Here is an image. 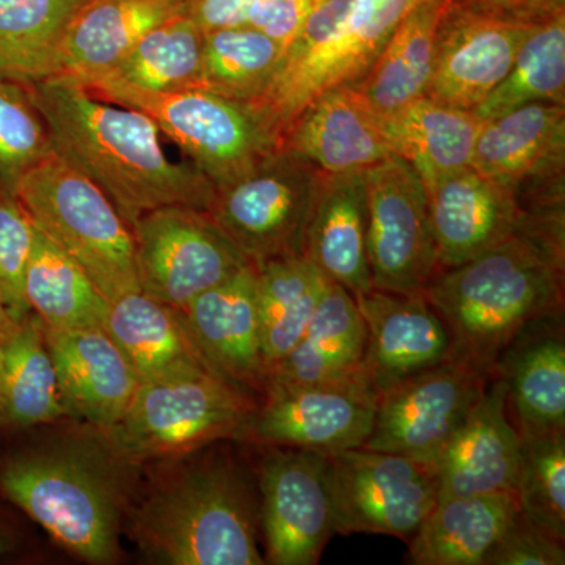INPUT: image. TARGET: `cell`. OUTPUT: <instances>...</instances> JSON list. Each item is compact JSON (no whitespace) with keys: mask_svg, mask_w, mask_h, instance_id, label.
<instances>
[{"mask_svg":"<svg viewBox=\"0 0 565 565\" xmlns=\"http://www.w3.org/2000/svg\"><path fill=\"white\" fill-rule=\"evenodd\" d=\"M28 85L54 154L98 185L129 226L159 207L210 211L217 189L192 162L167 156L147 114L103 102L65 77Z\"/></svg>","mask_w":565,"mask_h":565,"instance_id":"6da1fadb","label":"cell"},{"mask_svg":"<svg viewBox=\"0 0 565 565\" xmlns=\"http://www.w3.org/2000/svg\"><path fill=\"white\" fill-rule=\"evenodd\" d=\"M140 471L106 430L81 423L2 457L0 497L79 559L114 564Z\"/></svg>","mask_w":565,"mask_h":565,"instance_id":"7a4b0ae2","label":"cell"},{"mask_svg":"<svg viewBox=\"0 0 565 565\" xmlns=\"http://www.w3.org/2000/svg\"><path fill=\"white\" fill-rule=\"evenodd\" d=\"M225 444L152 463L158 473L143 490L137 487L125 530L152 563L266 564L258 501Z\"/></svg>","mask_w":565,"mask_h":565,"instance_id":"3957f363","label":"cell"},{"mask_svg":"<svg viewBox=\"0 0 565 565\" xmlns=\"http://www.w3.org/2000/svg\"><path fill=\"white\" fill-rule=\"evenodd\" d=\"M565 244L519 233L470 262L440 270L424 289L455 345V359L494 377L527 327L563 311Z\"/></svg>","mask_w":565,"mask_h":565,"instance_id":"277c9868","label":"cell"},{"mask_svg":"<svg viewBox=\"0 0 565 565\" xmlns=\"http://www.w3.org/2000/svg\"><path fill=\"white\" fill-rule=\"evenodd\" d=\"M258 404L210 370L182 371L141 382L106 433L125 459L143 468L218 441H243Z\"/></svg>","mask_w":565,"mask_h":565,"instance_id":"5b68a950","label":"cell"},{"mask_svg":"<svg viewBox=\"0 0 565 565\" xmlns=\"http://www.w3.org/2000/svg\"><path fill=\"white\" fill-rule=\"evenodd\" d=\"M33 225L79 264L109 302L140 291L128 223L106 193L52 154L17 189Z\"/></svg>","mask_w":565,"mask_h":565,"instance_id":"8992f818","label":"cell"},{"mask_svg":"<svg viewBox=\"0 0 565 565\" xmlns=\"http://www.w3.org/2000/svg\"><path fill=\"white\" fill-rule=\"evenodd\" d=\"M87 90L103 102L147 114L215 189L250 172L280 148V140L252 103L234 102L202 88L147 93L99 85Z\"/></svg>","mask_w":565,"mask_h":565,"instance_id":"52a82bcc","label":"cell"},{"mask_svg":"<svg viewBox=\"0 0 565 565\" xmlns=\"http://www.w3.org/2000/svg\"><path fill=\"white\" fill-rule=\"evenodd\" d=\"M321 180L310 162L278 148L217 189L207 214L252 264L305 255Z\"/></svg>","mask_w":565,"mask_h":565,"instance_id":"ba28073f","label":"cell"},{"mask_svg":"<svg viewBox=\"0 0 565 565\" xmlns=\"http://www.w3.org/2000/svg\"><path fill=\"white\" fill-rule=\"evenodd\" d=\"M426 0H351L327 39L307 50H286L267 90L252 103L281 139L316 96L353 84L366 73L408 13Z\"/></svg>","mask_w":565,"mask_h":565,"instance_id":"9c48e42d","label":"cell"},{"mask_svg":"<svg viewBox=\"0 0 565 565\" xmlns=\"http://www.w3.org/2000/svg\"><path fill=\"white\" fill-rule=\"evenodd\" d=\"M129 228L140 291L180 310L252 264L206 211L159 207Z\"/></svg>","mask_w":565,"mask_h":565,"instance_id":"30bf717a","label":"cell"},{"mask_svg":"<svg viewBox=\"0 0 565 565\" xmlns=\"http://www.w3.org/2000/svg\"><path fill=\"white\" fill-rule=\"evenodd\" d=\"M367 264L374 289L423 294L440 273L426 185L411 163L390 156L364 172Z\"/></svg>","mask_w":565,"mask_h":565,"instance_id":"8fae6325","label":"cell"},{"mask_svg":"<svg viewBox=\"0 0 565 565\" xmlns=\"http://www.w3.org/2000/svg\"><path fill=\"white\" fill-rule=\"evenodd\" d=\"M334 534L408 541L437 504L429 468L392 452L353 448L327 455Z\"/></svg>","mask_w":565,"mask_h":565,"instance_id":"7c38bea8","label":"cell"},{"mask_svg":"<svg viewBox=\"0 0 565 565\" xmlns=\"http://www.w3.org/2000/svg\"><path fill=\"white\" fill-rule=\"evenodd\" d=\"M490 379L451 359L397 382L379 394L373 430L362 448L405 456L430 470Z\"/></svg>","mask_w":565,"mask_h":565,"instance_id":"4fadbf2b","label":"cell"},{"mask_svg":"<svg viewBox=\"0 0 565 565\" xmlns=\"http://www.w3.org/2000/svg\"><path fill=\"white\" fill-rule=\"evenodd\" d=\"M259 525L266 563L316 565L334 535L327 455L289 446H262Z\"/></svg>","mask_w":565,"mask_h":565,"instance_id":"5bb4252c","label":"cell"},{"mask_svg":"<svg viewBox=\"0 0 565 565\" xmlns=\"http://www.w3.org/2000/svg\"><path fill=\"white\" fill-rule=\"evenodd\" d=\"M375 403L366 385L270 386L243 441L323 455L362 448L373 430Z\"/></svg>","mask_w":565,"mask_h":565,"instance_id":"9a60e30c","label":"cell"},{"mask_svg":"<svg viewBox=\"0 0 565 565\" xmlns=\"http://www.w3.org/2000/svg\"><path fill=\"white\" fill-rule=\"evenodd\" d=\"M535 28L539 25L503 20L452 0L435 36L427 98L475 110L508 76Z\"/></svg>","mask_w":565,"mask_h":565,"instance_id":"2e32d148","label":"cell"},{"mask_svg":"<svg viewBox=\"0 0 565 565\" xmlns=\"http://www.w3.org/2000/svg\"><path fill=\"white\" fill-rule=\"evenodd\" d=\"M471 167L516 203L565 191V104L533 103L486 121Z\"/></svg>","mask_w":565,"mask_h":565,"instance_id":"e0dca14e","label":"cell"},{"mask_svg":"<svg viewBox=\"0 0 565 565\" xmlns=\"http://www.w3.org/2000/svg\"><path fill=\"white\" fill-rule=\"evenodd\" d=\"M355 300L367 332L364 379L375 396L455 359L451 333L424 294L373 288Z\"/></svg>","mask_w":565,"mask_h":565,"instance_id":"ac0fdd59","label":"cell"},{"mask_svg":"<svg viewBox=\"0 0 565 565\" xmlns=\"http://www.w3.org/2000/svg\"><path fill=\"white\" fill-rule=\"evenodd\" d=\"M470 414L449 438L430 473L437 501L473 494L514 493L522 437L508 411L503 379H490Z\"/></svg>","mask_w":565,"mask_h":565,"instance_id":"d6986e66","label":"cell"},{"mask_svg":"<svg viewBox=\"0 0 565 565\" xmlns=\"http://www.w3.org/2000/svg\"><path fill=\"white\" fill-rule=\"evenodd\" d=\"M424 185L440 270L470 262L526 230L515 196L471 166Z\"/></svg>","mask_w":565,"mask_h":565,"instance_id":"ffe728a7","label":"cell"},{"mask_svg":"<svg viewBox=\"0 0 565 565\" xmlns=\"http://www.w3.org/2000/svg\"><path fill=\"white\" fill-rule=\"evenodd\" d=\"M196 348L212 370L244 392L266 393L256 269L243 267L228 280L182 308Z\"/></svg>","mask_w":565,"mask_h":565,"instance_id":"44dd1931","label":"cell"},{"mask_svg":"<svg viewBox=\"0 0 565 565\" xmlns=\"http://www.w3.org/2000/svg\"><path fill=\"white\" fill-rule=\"evenodd\" d=\"M43 330L66 415L109 430L140 384L131 364L104 329Z\"/></svg>","mask_w":565,"mask_h":565,"instance_id":"7402d4cb","label":"cell"},{"mask_svg":"<svg viewBox=\"0 0 565 565\" xmlns=\"http://www.w3.org/2000/svg\"><path fill=\"white\" fill-rule=\"evenodd\" d=\"M280 148L323 174L366 172L393 156L381 118L349 84L316 96L282 134Z\"/></svg>","mask_w":565,"mask_h":565,"instance_id":"603a6c76","label":"cell"},{"mask_svg":"<svg viewBox=\"0 0 565 565\" xmlns=\"http://www.w3.org/2000/svg\"><path fill=\"white\" fill-rule=\"evenodd\" d=\"M561 315V313H557ZM559 316L539 319L509 345L494 375L522 438L565 434V343Z\"/></svg>","mask_w":565,"mask_h":565,"instance_id":"cb8c5ba5","label":"cell"},{"mask_svg":"<svg viewBox=\"0 0 565 565\" xmlns=\"http://www.w3.org/2000/svg\"><path fill=\"white\" fill-rule=\"evenodd\" d=\"M181 13L185 0H87L63 33L54 76L87 88L110 73L148 32Z\"/></svg>","mask_w":565,"mask_h":565,"instance_id":"d4e9b609","label":"cell"},{"mask_svg":"<svg viewBox=\"0 0 565 565\" xmlns=\"http://www.w3.org/2000/svg\"><path fill=\"white\" fill-rule=\"evenodd\" d=\"M366 323L355 297L329 281L299 343L274 367L270 386L366 385ZM266 388V390H267ZM370 388V386H367ZM374 393V392H373Z\"/></svg>","mask_w":565,"mask_h":565,"instance_id":"484cf974","label":"cell"},{"mask_svg":"<svg viewBox=\"0 0 565 565\" xmlns=\"http://www.w3.org/2000/svg\"><path fill=\"white\" fill-rule=\"evenodd\" d=\"M366 236L364 172L322 173L305 237V256L353 297L373 289Z\"/></svg>","mask_w":565,"mask_h":565,"instance_id":"4316f807","label":"cell"},{"mask_svg":"<svg viewBox=\"0 0 565 565\" xmlns=\"http://www.w3.org/2000/svg\"><path fill=\"white\" fill-rule=\"evenodd\" d=\"M104 330L131 364L140 384L182 371L215 373L196 348L180 308L141 291L125 294L110 303Z\"/></svg>","mask_w":565,"mask_h":565,"instance_id":"83f0119b","label":"cell"},{"mask_svg":"<svg viewBox=\"0 0 565 565\" xmlns=\"http://www.w3.org/2000/svg\"><path fill=\"white\" fill-rule=\"evenodd\" d=\"M452 0H426L415 7L386 41L366 73L353 82L379 118L426 96L433 76L435 36Z\"/></svg>","mask_w":565,"mask_h":565,"instance_id":"f1b7e54d","label":"cell"},{"mask_svg":"<svg viewBox=\"0 0 565 565\" xmlns=\"http://www.w3.org/2000/svg\"><path fill=\"white\" fill-rule=\"evenodd\" d=\"M520 508L514 493L473 494L437 501L408 539L416 565H482Z\"/></svg>","mask_w":565,"mask_h":565,"instance_id":"f546056e","label":"cell"},{"mask_svg":"<svg viewBox=\"0 0 565 565\" xmlns=\"http://www.w3.org/2000/svg\"><path fill=\"white\" fill-rule=\"evenodd\" d=\"M382 131L394 156L411 163L424 184L471 166L476 140L484 121L475 110L423 98L390 117Z\"/></svg>","mask_w":565,"mask_h":565,"instance_id":"4dcf8cb0","label":"cell"},{"mask_svg":"<svg viewBox=\"0 0 565 565\" xmlns=\"http://www.w3.org/2000/svg\"><path fill=\"white\" fill-rule=\"evenodd\" d=\"M66 415L43 323L31 313L0 344V427L11 433L58 423Z\"/></svg>","mask_w":565,"mask_h":565,"instance_id":"1f68e13d","label":"cell"},{"mask_svg":"<svg viewBox=\"0 0 565 565\" xmlns=\"http://www.w3.org/2000/svg\"><path fill=\"white\" fill-rule=\"evenodd\" d=\"M253 266L256 269L264 363L269 381L274 367L299 343L330 280L305 255Z\"/></svg>","mask_w":565,"mask_h":565,"instance_id":"d6a6232c","label":"cell"},{"mask_svg":"<svg viewBox=\"0 0 565 565\" xmlns=\"http://www.w3.org/2000/svg\"><path fill=\"white\" fill-rule=\"evenodd\" d=\"M29 308L46 329H104L110 302L87 273L35 226L24 275Z\"/></svg>","mask_w":565,"mask_h":565,"instance_id":"836d02e7","label":"cell"},{"mask_svg":"<svg viewBox=\"0 0 565 565\" xmlns=\"http://www.w3.org/2000/svg\"><path fill=\"white\" fill-rule=\"evenodd\" d=\"M203 32L185 13L148 32L110 73L93 82L147 93H172L200 87Z\"/></svg>","mask_w":565,"mask_h":565,"instance_id":"e575fe53","label":"cell"},{"mask_svg":"<svg viewBox=\"0 0 565 565\" xmlns=\"http://www.w3.org/2000/svg\"><path fill=\"white\" fill-rule=\"evenodd\" d=\"M87 0H0V74L31 84L55 74L63 33Z\"/></svg>","mask_w":565,"mask_h":565,"instance_id":"d590c367","label":"cell"},{"mask_svg":"<svg viewBox=\"0 0 565 565\" xmlns=\"http://www.w3.org/2000/svg\"><path fill=\"white\" fill-rule=\"evenodd\" d=\"M285 52L248 25L203 33L199 88L234 102H258L280 70Z\"/></svg>","mask_w":565,"mask_h":565,"instance_id":"8d00e7d4","label":"cell"},{"mask_svg":"<svg viewBox=\"0 0 565 565\" xmlns=\"http://www.w3.org/2000/svg\"><path fill=\"white\" fill-rule=\"evenodd\" d=\"M533 103L565 104V14L527 35L508 76L475 114L486 122Z\"/></svg>","mask_w":565,"mask_h":565,"instance_id":"74e56055","label":"cell"},{"mask_svg":"<svg viewBox=\"0 0 565 565\" xmlns=\"http://www.w3.org/2000/svg\"><path fill=\"white\" fill-rule=\"evenodd\" d=\"M515 498L530 522L565 542V434L522 438Z\"/></svg>","mask_w":565,"mask_h":565,"instance_id":"f35d334b","label":"cell"},{"mask_svg":"<svg viewBox=\"0 0 565 565\" xmlns=\"http://www.w3.org/2000/svg\"><path fill=\"white\" fill-rule=\"evenodd\" d=\"M54 154L31 88L0 76V193L17 196L25 173Z\"/></svg>","mask_w":565,"mask_h":565,"instance_id":"ab89813d","label":"cell"},{"mask_svg":"<svg viewBox=\"0 0 565 565\" xmlns=\"http://www.w3.org/2000/svg\"><path fill=\"white\" fill-rule=\"evenodd\" d=\"M35 225L17 196L0 193V297L11 318L24 321L32 313L24 294V275Z\"/></svg>","mask_w":565,"mask_h":565,"instance_id":"60d3db41","label":"cell"},{"mask_svg":"<svg viewBox=\"0 0 565 565\" xmlns=\"http://www.w3.org/2000/svg\"><path fill=\"white\" fill-rule=\"evenodd\" d=\"M565 542L553 537L522 512L512 519L482 565H564Z\"/></svg>","mask_w":565,"mask_h":565,"instance_id":"b9f144b4","label":"cell"},{"mask_svg":"<svg viewBox=\"0 0 565 565\" xmlns=\"http://www.w3.org/2000/svg\"><path fill=\"white\" fill-rule=\"evenodd\" d=\"M315 6L313 0H253L247 25L269 36L286 51L299 35Z\"/></svg>","mask_w":565,"mask_h":565,"instance_id":"7bdbcfd3","label":"cell"},{"mask_svg":"<svg viewBox=\"0 0 565 565\" xmlns=\"http://www.w3.org/2000/svg\"><path fill=\"white\" fill-rule=\"evenodd\" d=\"M457 3L526 25H541L565 14V0H456Z\"/></svg>","mask_w":565,"mask_h":565,"instance_id":"ee69618b","label":"cell"},{"mask_svg":"<svg viewBox=\"0 0 565 565\" xmlns=\"http://www.w3.org/2000/svg\"><path fill=\"white\" fill-rule=\"evenodd\" d=\"M253 0H185V17L203 33L244 28Z\"/></svg>","mask_w":565,"mask_h":565,"instance_id":"f6af8a7d","label":"cell"},{"mask_svg":"<svg viewBox=\"0 0 565 565\" xmlns=\"http://www.w3.org/2000/svg\"><path fill=\"white\" fill-rule=\"evenodd\" d=\"M18 327H20V322H17L11 318L6 303H3L2 297H0V344H2L3 341L9 340L11 334L17 332Z\"/></svg>","mask_w":565,"mask_h":565,"instance_id":"bcb514c9","label":"cell"},{"mask_svg":"<svg viewBox=\"0 0 565 565\" xmlns=\"http://www.w3.org/2000/svg\"><path fill=\"white\" fill-rule=\"evenodd\" d=\"M17 546V537L7 520L0 515V557L10 555Z\"/></svg>","mask_w":565,"mask_h":565,"instance_id":"7dc6e473","label":"cell"},{"mask_svg":"<svg viewBox=\"0 0 565 565\" xmlns=\"http://www.w3.org/2000/svg\"><path fill=\"white\" fill-rule=\"evenodd\" d=\"M315 3L322 2V0H313Z\"/></svg>","mask_w":565,"mask_h":565,"instance_id":"c3c4849f","label":"cell"},{"mask_svg":"<svg viewBox=\"0 0 565 565\" xmlns=\"http://www.w3.org/2000/svg\"><path fill=\"white\" fill-rule=\"evenodd\" d=\"M0 76H2V74H0ZM3 77V76H2Z\"/></svg>","mask_w":565,"mask_h":565,"instance_id":"681fc988","label":"cell"}]
</instances>
